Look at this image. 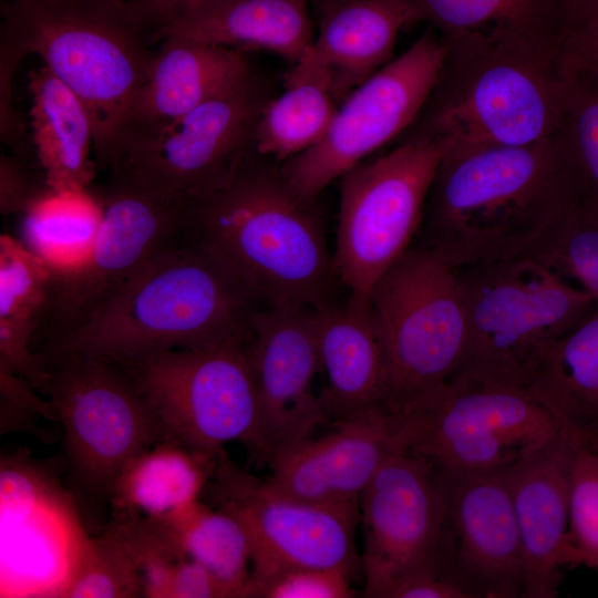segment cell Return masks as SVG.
<instances>
[{
	"mask_svg": "<svg viewBox=\"0 0 598 598\" xmlns=\"http://www.w3.org/2000/svg\"><path fill=\"white\" fill-rule=\"evenodd\" d=\"M42 355L43 394L64 427L72 484L89 499L111 503L122 468L163 441L155 416L122 364L69 352Z\"/></svg>",
	"mask_w": 598,
	"mask_h": 598,
	"instance_id": "obj_10",
	"label": "cell"
},
{
	"mask_svg": "<svg viewBox=\"0 0 598 598\" xmlns=\"http://www.w3.org/2000/svg\"><path fill=\"white\" fill-rule=\"evenodd\" d=\"M28 89L31 141L47 185L61 196L86 193L97 167L87 109L45 65L29 73Z\"/></svg>",
	"mask_w": 598,
	"mask_h": 598,
	"instance_id": "obj_26",
	"label": "cell"
},
{
	"mask_svg": "<svg viewBox=\"0 0 598 598\" xmlns=\"http://www.w3.org/2000/svg\"><path fill=\"white\" fill-rule=\"evenodd\" d=\"M456 272L466 342L452 379L527 388L542 349L596 308L589 293L532 256L482 261Z\"/></svg>",
	"mask_w": 598,
	"mask_h": 598,
	"instance_id": "obj_6",
	"label": "cell"
},
{
	"mask_svg": "<svg viewBox=\"0 0 598 598\" xmlns=\"http://www.w3.org/2000/svg\"><path fill=\"white\" fill-rule=\"evenodd\" d=\"M205 491L244 527L251 553L249 579L300 567L341 570L351 579L362 573L355 546L359 506L288 495L236 465L224 451Z\"/></svg>",
	"mask_w": 598,
	"mask_h": 598,
	"instance_id": "obj_14",
	"label": "cell"
},
{
	"mask_svg": "<svg viewBox=\"0 0 598 598\" xmlns=\"http://www.w3.org/2000/svg\"><path fill=\"white\" fill-rule=\"evenodd\" d=\"M162 40L121 140L168 124L255 76L247 51L181 37Z\"/></svg>",
	"mask_w": 598,
	"mask_h": 598,
	"instance_id": "obj_22",
	"label": "cell"
},
{
	"mask_svg": "<svg viewBox=\"0 0 598 598\" xmlns=\"http://www.w3.org/2000/svg\"><path fill=\"white\" fill-rule=\"evenodd\" d=\"M158 35L171 20L204 0H130ZM159 37V35H158Z\"/></svg>",
	"mask_w": 598,
	"mask_h": 598,
	"instance_id": "obj_43",
	"label": "cell"
},
{
	"mask_svg": "<svg viewBox=\"0 0 598 598\" xmlns=\"http://www.w3.org/2000/svg\"><path fill=\"white\" fill-rule=\"evenodd\" d=\"M508 468L435 467L444 501L441 578L465 598H523L525 564Z\"/></svg>",
	"mask_w": 598,
	"mask_h": 598,
	"instance_id": "obj_18",
	"label": "cell"
},
{
	"mask_svg": "<svg viewBox=\"0 0 598 598\" xmlns=\"http://www.w3.org/2000/svg\"><path fill=\"white\" fill-rule=\"evenodd\" d=\"M414 23L405 0H326L307 50L340 103L393 59L401 29Z\"/></svg>",
	"mask_w": 598,
	"mask_h": 598,
	"instance_id": "obj_24",
	"label": "cell"
},
{
	"mask_svg": "<svg viewBox=\"0 0 598 598\" xmlns=\"http://www.w3.org/2000/svg\"><path fill=\"white\" fill-rule=\"evenodd\" d=\"M1 568L22 558L1 574V587L14 576L13 596L63 597L79 558L58 542V514L66 499L35 465L22 458L2 457L0 473ZM12 581V582H13Z\"/></svg>",
	"mask_w": 598,
	"mask_h": 598,
	"instance_id": "obj_21",
	"label": "cell"
},
{
	"mask_svg": "<svg viewBox=\"0 0 598 598\" xmlns=\"http://www.w3.org/2000/svg\"><path fill=\"white\" fill-rule=\"evenodd\" d=\"M369 303L385 360L384 406L409 412L453 378L464 353L456 268L412 244L378 280Z\"/></svg>",
	"mask_w": 598,
	"mask_h": 598,
	"instance_id": "obj_7",
	"label": "cell"
},
{
	"mask_svg": "<svg viewBox=\"0 0 598 598\" xmlns=\"http://www.w3.org/2000/svg\"><path fill=\"white\" fill-rule=\"evenodd\" d=\"M169 598H229L213 574L198 561L183 557L172 576Z\"/></svg>",
	"mask_w": 598,
	"mask_h": 598,
	"instance_id": "obj_42",
	"label": "cell"
},
{
	"mask_svg": "<svg viewBox=\"0 0 598 598\" xmlns=\"http://www.w3.org/2000/svg\"><path fill=\"white\" fill-rule=\"evenodd\" d=\"M270 93L256 75L182 117L125 135L111 178L186 207L227 182L255 150V131Z\"/></svg>",
	"mask_w": 598,
	"mask_h": 598,
	"instance_id": "obj_9",
	"label": "cell"
},
{
	"mask_svg": "<svg viewBox=\"0 0 598 598\" xmlns=\"http://www.w3.org/2000/svg\"><path fill=\"white\" fill-rule=\"evenodd\" d=\"M563 51L566 63L598 76V9L568 20Z\"/></svg>",
	"mask_w": 598,
	"mask_h": 598,
	"instance_id": "obj_41",
	"label": "cell"
},
{
	"mask_svg": "<svg viewBox=\"0 0 598 598\" xmlns=\"http://www.w3.org/2000/svg\"><path fill=\"white\" fill-rule=\"evenodd\" d=\"M527 388L571 439L598 445V306L537 354Z\"/></svg>",
	"mask_w": 598,
	"mask_h": 598,
	"instance_id": "obj_27",
	"label": "cell"
},
{
	"mask_svg": "<svg viewBox=\"0 0 598 598\" xmlns=\"http://www.w3.org/2000/svg\"><path fill=\"white\" fill-rule=\"evenodd\" d=\"M318 199L299 195L280 163L254 151L219 187L187 205L183 233L262 306L333 302L338 280Z\"/></svg>",
	"mask_w": 598,
	"mask_h": 598,
	"instance_id": "obj_2",
	"label": "cell"
},
{
	"mask_svg": "<svg viewBox=\"0 0 598 598\" xmlns=\"http://www.w3.org/2000/svg\"><path fill=\"white\" fill-rule=\"evenodd\" d=\"M246 343L168 350L122 364L150 405L163 441L212 458L230 442L250 447L258 401Z\"/></svg>",
	"mask_w": 598,
	"mask_h": 598,
	"instance_id": "obj_11",
	"label": "cell"
},
{
	"mask_svg": "<svg viewBox=\"0 0 598 598\" xmlns=\"http://www.w3.org/2000/svg\"><path fill=\"white\" fill-rule=\"evenodd\" d=\"M526 256L585 290L598 306V207L575 203Z\"/></svg>",
	"mask_w": 598,
	"mask_h": 598,
	"instance_id": "obj_35",
	"label": "cell"
},
{
	"mask_svg": "<svg viewBox=\"0 0 598 598\" xmlns=\"http://www.w3.org/2000/svg\"><path fill=\"white\" fill-rule=\"evenodd\" d=\"M414 22L424 21L441 38L498 30L565 33L567 0H405Z\"/></svg>",
	"mask_w": 598,
	"mask_h": 598,
	"instance_id": "obj_32",
	"label": "cell"
},
{
	"mask_svg": "<svg viewBox=\"0 0 598 598\" xmlns=\"http://www.w3.org/2000/svg\"><path fill=\"white\" fill-rule=\"evenodd\" d=\"M409 413V451L446 471L508 468L560 430L528 388L465 379L450 380Z\"/></svg>",
	"mask_w": 598,
	"mask_h": 598,
	"instance_id": "obj_15",
	"label": "cell"
},
{
	"mask_svg": "<svg viewBox=\"0 0 598 598\" xmlns=\"http://www.w3.org/2000/svg\"><path fill=\"white\" fill-rule=\"evenodd\" d=\"M101 224V210L87 190L53 195L25 214L22 243L49 267L61 274L89 256Z\"/></svg>",
	"mask_w": 598,
	"mask_h": 598,
	"instance_id": "obj_33",
	"label": "cell"
},
{
	"mask_svg": "<svg viewBox=\"0 0 598 598\" xmlns=\"http://www.w3.org/2000/svg\"><path fill=\"white\" fill-rule=\"evenodd\" d=\"M351 580L336 569L289 568L249 579L245 598H350L354 596Z\"/></svg>",
	"mask_w": 598,
	"mask_h": 598,
	"instance_id": "obj_39",
	"label": "cell"
},
{
	"mask_svg": "<svg viewBox=\"0 0 598 598\" xmlns=\"http://www.w3.org/2000/svg\"><path fill=\"white\" fill-rule=\"evenodd\" d=\"M157 519L182 555L207 568L228 592L245 597L251 553L247 534L229 513L200 499Z\"/></svg>",
	"mask_w": 598,
	"mask_h": 598,
	"instance_id": "obj_31",
	"label": "cell"
},
{
	"mask_svg": "<svg viewBox=\"0 0 598 598\" xmlns=\"http://www.w3.org/2000/svg\"><path fill=\"white\" fill-rule=\"evenodd\" d=\"M261 307L182 231L84 326L40 353H78L128 364L168 350L243 342Z\"/></svg>",
	"mask_w": 598,
	"mask_h": 598,
	"instance_id": "obj_4",
	"label": "cell"
},
{
	"mask_svg": "<svg viewBox=\"0 0 598 598\" xmlns=\"http://www.w3.org/2000/svg\"><path fill=\"white\" fill-rule=\"evenodd\" d=\"M258 401V424L249 450L270 465L312 436L327 421L320 393L316 308L293 302L259 308L246 343Z\"/></svg>",
	"mask_w": 598,
	"mask_h": 598,
	"instance_id": "obj_17",
	"label": "cell"
},
{
	"mask_svg": "<svg viewBox=\"0 0 598 598\" xmlns=\"http://www.w3.org/2000/svg\"><path fill=\"white\" fill-rule=\"evenodd\" d=\"M89 192L101 210L97 237L78 267L51 274L32 339L35 353L84 326L155 252L183 231V206L114 178Z\"/></svg>",
	"mask_w": 598,
	"mask_h": 598,
	"instance_id": "obj_12",
	"label": "cell"
},
{
	"mask_svg": "<svg viewBox=\"0 0 598 598\" xmlns=\"http://www.w3.org/2000/svg\"><path fill=\"white\" fill-rule=\"evenodd\" d=\"M56 195L47 185L43 173L35 174L27 165L25 156H1V214H28L49 197Z\"/></svg>",
	"mask_w": 598,
	"mask_h": 598,
	"instance_id": "obj_40",
	"label": "cell"
},
{
	"mask_svg": "<svg viewBox=\"0 0 598 598\" xmlns=\"http://www.w3.org/2000/svg\"><path fill=\"white\" fill-rule=\"evenodd\" d=\"M579 202L555 142L452 147L437 166L413 244L454 268L528 255Z\"/></svg>",
	"mask_w": 598,
	"mask_h": 598,
	"instance_id": "obj_1",
	"label": "cell"
},
{
	"mask_svg": "<svg viewBox=\"0 0 598 598\" xmlns=\"http://www.w3.org/2000/svg\"><path fill=\"white\" fill-rule=\"evenodd\" d=\"M1 51L37 54L87 109L93 153L110 167L133 104L145 84L158 37L130 0H6Z\"/></svg>",
	"mask_w": 598,
	"mask_h": 598,
	"instance_id": "obj_5",
	"label": "cell"
},
{
	"mask_svg": "<svg viewBox=\"0 0 598 598\" xmlns=\"http://www.w3.org/2000/svg\"><path fill=\"white\" fill-rule=\"evenodd\" d=\"M331 423L328 434L311 436L277 457L266 481L301 499L359 506L362 492L386 460L410 448V414L374 406Z\"/></svg>",
	"mask_w": 598,
	"mask_h": 598,
	"instance_id": "obj_19",
	"label": "cell"
},
{
	"mask_svg": "<svg viewBox=\"0 0 598 598\" xmlns=\"http://www.w3.org/2000/svg\"><path fill=\"white\" fill-rule=\"evenodd\" d=\"M573 447L559 430L525 450L507 472L525 564L523 598L556 597L563 568L581 564L569 536Z\"/></svg>",
	"mask_w": 598,
	"mask_h": 598,
	"instance_id": "obj_20",
	"label": "cell"
},
{
	"mask_svg": "<svg viewBox=\"0 0 598 598\" xmlns=\"http://www.w3.org/2000/svg\"><path fill=\"white\" fill-rule=\"evenodd\" d=\"M566 65L563 113L553 134L575 183L579 202L598 207V76Z\"/></svg>",
	"mask_w": 598,
	"mask_h": 598,
	"instance_id": "obj_34",
	"label": "cell"
},
{
	"mask_svg": "<svg viewBox=\"0 0 598 598\" xmlns=\"http://www.w3.org/2000/svg\"><path fill=\"white\" fill-rule=\"evenodd\" d=\"M359 512L364 597L393 598L410 581L441 578L444 501L430 460L409 450L391 455L362 492Z\"/></svg>",
	"mask_w": 598,
	"mask_h": 598,
	"instance_id": "obj_16",
	"label": "cell"
},
{
	"mask_svg": "<svg viewBox=\"0 0 598 598\" xmlns=\"http://www.w3.org/2000/svg\"><path fill=\"white\" fill-rule=\"evenodd\" d=\"M51 271L22 240L0 236V368L43 393L48 371L42 354L32 349L44 308Z\"/></svg>",
	"mask_w": 598,
	"mask_h": 598,
	"instance_id": "obj_28",
	"label": "cell"
},
{
	"mask_svg": "<svg viewBox=\"0 0 598 598\" xmlns=\"http://www.w3.org/2000/svg\"><path fill=\"white\" fill-rule=\"evenodd\" d=\"M216 457L172 441H161L134 456L117 475L114 511L163 518L200 499Z\"/></svg>",
	"mask_w": 598,
	"mask_h": 598,
	"instance_id": "obj_29",
	"label": "cell"
},
{
	"mask_svg": "<svg viewBox=\"0 0 598 598\" xmlns=\"http://www.w3.org/2000/svg\"><path fill=\"white\" fill-rule=\"evenodd\" d=\"M110 528L118 536L140 568L143 597L169 598L176 564L185 557L162 524L140 514L114 511Z\"/></svg>",
	"mask_w": 598,
	"mask_h": 598,
	"instance_id": "obj_37",
	"label": "cell"
},
{
	"mask_svg": "<svg viewBox=\"0 0 598 598\" xmlns=\"http://www.w3.org/2000/svg\"><path fill=\"white\" fill-rule=\"evenodd\" d=\"M308 0H204L165 24L159 38L276 53L291 64L313 42Z\"/></svg>",
	"mask_w": 598,
	"mask_h": 598,
	"instance_id": "obj_25",
	"label": "cell"
},
{
	"mask_svg": "<svg viewBox=\"0 0 598 598\" xmlns=\"http://www.w3.org/2000/svg\"><path fill=\"white\" fill-rule=\"evenodd\" d=\"M564 38L520 30L441 38L442 68L408 131L446 140L452 147L548 140L564 106Z\"/></svg>",
	"mask_w": 598,
	"mask_h": 598,
	"instance_id": "obj_3",
	"label": "cell"
},
{
	"mask_svg": "<svg viewBox=\"0 0 598 598\" xmlns=\"http://www.w3.org/2000/svg\"><path fill=\"white\" fill-rule=\"evenodd\" d=\"M316 334L327 419L384 406L385 360L370 303L348 298L316 308Z\"/></svg>",
	"mask_w": 598,
	"mask_h": 598,
	"instance_id": "obj_23",
	"label": "cell"
},
{
	"mask_svg": "<svg viewBox=\"0 0 598 598\" xmlns=\"http://www.w3.org/2000/svg\"><path fill=\"white\" fill-rule=\"evenodd\" d=\"M571 440L569 536L581 564L598 570V445Z\"/></svg>",
	"mask_w": 598,
	"mask_h": 598,
	"instance_id": "obj_38",
	"label": "cell"
},
{
	"mask_svg": "<svg viewBox=\"0 0 598 598\" xmlns=\"http://www.w3.org/2000/svg\"><path fill=\"white\" fill-rule=\"evenodd\" d=\"M63 597H143V579L128 549L107 525L89 538Z\"/></svg>",
	"mask_w": 598,
	"mask_h": 598,
	"instance_id": "obj_36",
	"label": "cell"
},
{
	"mask_svg": "<svg viewBox=\"0 0 598 598\" xmlns=\"http://www.w3.org/2000/svg\"><path fill=\"white\" fill-rule=\"evenodd\" d=\"M598 9V0H567L568 20Z\"/></svg>",
	"mask_w": 598,
	"mask_h": 598,
	"instance_id": "obj_44",
	"label": "cell"
},
{
	"mask_svg": "<svg viewBox=\"0 0 598 598\" xmlns=\"http://www.w3.org/2000/svg\"><path fill=\"white\" fill-rule=\"evenodd\" d=\"M445 53L443 40L429 28L406 51L351 91L322 140L280 164L290 186L316 200L333 181L402 136L435 85Z\"/></svg>",
	"mask_w": 598,
	"mask_h": 598,
	"instance_id": "obj_13",
	"label": "cell"
},
{
	"mask_svg": "<svg viewBox=\"0 0 598 598\" xmlns=\"http://www.w3.org/2000/svg\"><path fill=\"white\" fill-rule=\"evenodd\" d=\"M446 140L406 131L390 151L340 178L333 262L348 298L368 302L384 272L412 246Z\"/></svg>",
	"mask_w": 598,
	"mask_h": 598,
	"instance_id": "obj_8",
	"label": "cell"
},
{
	"mask_svg": "<svg viewBox=\"0 0 598 598\" xmlns=\"http://www.w3.org/2000/svg\"><path fill=\"white\" fill-rule=\"evenodd\" d=\"M282 84L255 131L256 152L280 164L318 144L339 107L328 78L307 51L283 74Z\"/></svg>",
	"mask_w": 598,
	"mask_h": 598,
	"instance_id": "obj_30",
	"label": "cell"
}]
</instances>
